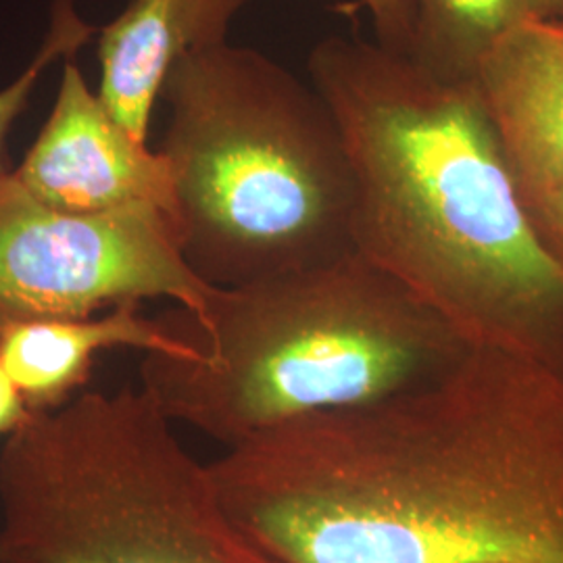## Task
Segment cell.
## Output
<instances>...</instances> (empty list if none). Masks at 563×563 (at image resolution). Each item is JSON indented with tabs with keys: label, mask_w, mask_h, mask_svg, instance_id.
Here are the masks:
<instances>
[{
	"label": "cell",
	"mask_w": 563,
	"mask_h": 563,
	"mask_svg": "<svg viewBox=\"0 0 563 563\" xmlns=\"http://www.w3.org/2000/svg\"><path fill=\"white\" fill-rule=\"evenodd\" d=\"M280 563H563V369L472 344L430 383L209 463Z\"/></svg>",
	"instance_id": "cell-1"
},
{
	"label": "cell",
	"mask_w": 563,
	"mask_h": 563,
	"mask_svg": "<svg viewBox=\"0 0 563 563\" xmlns=\"http://www.w3.org/2000/svg\"><path fill=\"white\" fill-rule=\"evenodd\" d=\"M307 69L351 163L355 253L470 344L563 369V265L532 223L474 84L341 34L316 42Z\"/></svg>",
	"instance_id": "cell-2"
},
{
	"label": "cell",
	"mask_w": 563,
	"mask_h": 563,
	"mask_svg": "<svg viewBox=\"0 0 563 563\" xmlns=\"http://www.w3.org/2000/svg\"><path fill=\"white\" fill-rule=\"evenodd\" d=\"M159 320L195 353H146L142 388L225 446L430 383L472 346L360 253L216 288L202 313L176 305Z\"/></svg>",
	"instance_id": "cell-3"
},
{
	"label": "cell",
	"mask_w": 563,
	"mask_h": 563,
	"mask_svg": "<svg viewBox=\"0 0 563 563\" xmlns=\"http://www.w3.org/2000/svg\"><path fill=\"white\" fill-rule=\"evenodd\" d=\"M159 101L174 225L202 282L242 286L355 253L351 163L311 81L222 42L181 57Z\"/></svg>",
	"instance_id": "cell-4"
},
{
	"label": "cell",
	"mask_w": 563,
	"mask_h": 563,
	"mask_svg": "<svg viewBox=\"0 0 563 563\" xmlns=\"http://www.w3.org/2000/svg\"><path fill=\"white\" fill-rule=\"evenodd\" d=\"M144 388L34 411L0 453V563H280Z\"/></svg>",
	"instance_id": "cell-5"
},
{
	"label": "cell",
	"mask_w": 563,
	"mask_h": 563,
	"mask_svg": "<svg viewBox=\"0 0 563 563\" xmlns=\"http://www.w3.org/2000/svg\"><path fill=\"white\" fill-rule=\"evenodd\" d=\"M213 292L184 260L176 225L162 209L67 213L0 172V330L88 318L144 299L202 313Z\"/></svg>",
	"instance_id": "cell-6"
},
{
	"label": "cell",
	"mask_w": 563,
	"mask_h": 563,
	"mask_svg": "<svg viewBox=\"0 0 563 563\" xmlns=\"http://www.w3.org/2000/svg\"><path fill=\"white\" fill-rule=\"evenodd\" d=\"M11 176L36 201L67 213L157 207L174 222L165 157L111 115L74 57L65 60L48 120Z\"/></svg>",
	"instance_id": "cell-7"
},
{
	"label": "cell",
	"mask_w": 563,
	"mask_h": 563,
	"mask_svg": "<svg viewBox=\"0 0 563 563\" xmlns=\"http://www.w3.org/2000/svg\"><path fill=\"white\" fill-rule=\"evenodd\" d=\"M474 88L523 202L563 188V20L532 21L481 60Z\"/></svg>",
	"instance_id": "cell-8"
},
{
	"label": "cell",
	"mask_w": 563,
	"mask_h": 563,
	"mask_svg": "<svg viewBox=\"0 0 563 563\" xmlns=\"http://www.w3.org/2000/svg\"><path fill=\"white\" fill-rule=\"evenodd\" d=\"M246 0H128L102 25L97 44L99 97L115 120L148 142L163 81L186 55L228 42Z\"/></svg>",
	"instance_id": "cell-9"
},
{
	"label": "cell",
	"mask_w": 563,
	"mask_h": 563,
	"mask_svg": "<svg viewBox=\"0 0 563 563\" xmlns=\"http://www.w3.org/2000/svg\"><path fill=\"white\" fill-rule=\"evenodd\" d=\"M141 305H121L102 316L27 320L0 330V363L34 411L57 409L88 383L97 357L109 349H139L190 357L195 351Z\"/></svg>",
	"instance_id": "cell-10"
},
{
	"label": "cell",
	"mask_w": 563,
	"mask_h": 563,
	"mask_svg": "<svg viewBox=\"0 0 563 563\" xmlns=\"http://www.w3.org/2000/svg\"><path fill=\"white\" fill-rule=\"evenodd\" d=\"M409 59L444 81H472L486 53L532 21L562 20L563 0H411Z\"/></svg>",
	"instance_id": "cell-11"
},
{
	"label": "cell",
	"mask_w": 563,
	"mask_h": 563,
	"mask_svg": "<svg viewBox=\"0 0 563 563\" xmlns=\"http://www.w3.org/2000/svg\"><path fill=\"white\" fill-rule=\"evenodd\" d=\"M99 30L95 25H90L88 21L81 20L78 15L74 0H53L48 32L42 41L38 53L34 55V59L27 63V67L21 71L15 80L11 81L9 86H4V88H0V172L7 169L4 167L7 136L13 128V123L25 111L27 102L36 90V84L41 81L42 74L55 60H67L76 57V53Z\"/></svg>",
	"instance_id": "cell-12"
},
{
	"label": "cell",
	"mask_w": 563,
	"mask_h": 563,
	"mask_svg": "<svg viewBox=\"0 0 563 563\" xmlns=\"http://www.w3.org/2000/svg\"><path fill=\"white\" fill-rule=\"evenodd\" d=\"M369 11L376 41L409 55L413 38V4L411 0H363Z\"/></svg>",
	"instance_id": "cell-13"
},
{
	"label": "cell",
	"mask_w": 563,
	"mask_h": 563,
	"mask_svg": "<svg viewBox=\"0 0 563 563\" xmlns=\"http://www.w3.org/2000/svg\"><path fill=\"white\" fill-rule=\"evenodd\" d=\"M526 207L544 246L563 265V188Z\"/></svg>",
	"instance_id": "cell-14"
},
{
	"label": "cell",
	"mask_w": 563,
	"mask_h": 563,
	"mask_svg": "<svg viewBox=\"0 0 563 563\" xmlns=\"http://www.w3.org/2000/svg\"><path fill=\"white\" fill-rule=\"evenodd\" d=\"M34 409L21 395L15 380L0 363V437H11L32 418Z\"/></svg>",
	"instance_id": "cell-15"
},
{
	"label": "cell",
	"mask_w": 563,
	"mask_h": 563,
	"mask_svg": "<svg viewBox=\"0 0 563 563\" xmlns=\"http://www.w3.org/2000/svg\"><path fill=\"white\" fill-rule=\"evenodd\" d=\"M562 20H563V18H562Z\"/></svg>",
	"instance_id": "cell-16"
}]
</instances>
